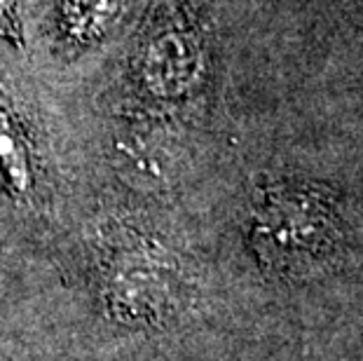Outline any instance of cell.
I'll return each instance as SVG.
<instances>
[{
	"instance_id": "1",
	"label": "cell",
	"mask_w": 363,
	"mask_h": 361,
	"mask_svg": "<svg viewBox=\"0 0 363 361\" xmlns=\"http://www.w3.org/2000/svg\"><path fill=\"white\" fill-rule=\"evenodd\" d=\"M199 71V43L190 26L169 21L150 33L138 57V73L157 96H179Z\"/></svg>"
},
{
	"instance_id": "3",
	"label": "cell",
	"mask_w": 363,
	"mask_h": 361,
	"mask_svg": "<svg viewBox=\"0 0 363 361\" xmlns=\"http://www.w3.org/2000/svg\"><path fill=\"white\" fill-rule=\"evenodd\" d=\"M0 33L7 38L21 35L19 30V0H0Z\"/></svg>"
},
{
	"instance_id": "2",
	"label": "cell",
	"mask_w": 363,
	"mask_h": 361,
	"mask_svg": "<svg viewBox=\"0 0 363 361\" xmlns=\"http://www.w3.org/2000/svg\"><path fill=\"white\" fill-rule=\"evenodd\" d=\"M0 174L14 193L21 195L30 188L28 145L21 134L19 120L3 99H0Z\"/></svg>"
}]
</instances>
